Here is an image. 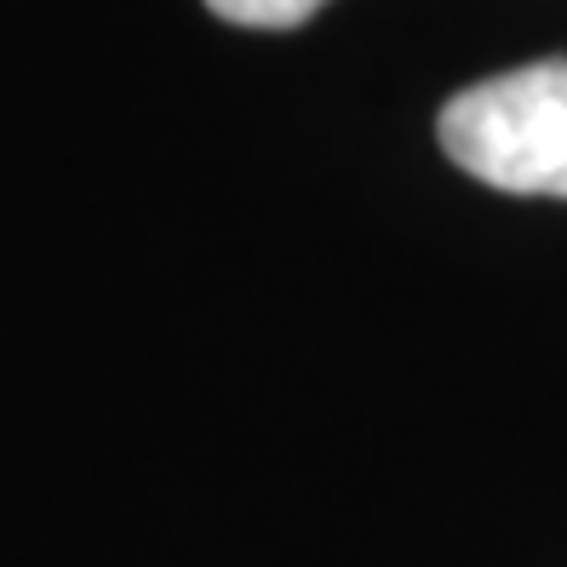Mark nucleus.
<instances>
[{"label": "nucleus", "mask_w": 567, "mask_h": 567, "mask_svg": "<svg viewBox=\"0 0 567 567\" xmlns=\"http://www.w3.org/2000/svg\"><path fill=\"white\" fill-rule=\"evenodd\" d=\"M436 138L458 173L487 189L567 202V58H539L453 92Z\"/></svg>", "instance_id": "1"}, {"label": "nucleus", "mask_w": 567, "mask_h": 567, "mask_svg": "<svg viewBox=\"0 0 567 567\" xmlns=\"http://www.w3.org/2000/svg\"><path fill=\"white\" fill-rule=\"evenodd\" d=\"M327 0H207V12L236 29H298L310 23Z\"/></svg>", "instance_id": "2"}]
</instances>
